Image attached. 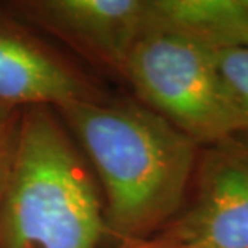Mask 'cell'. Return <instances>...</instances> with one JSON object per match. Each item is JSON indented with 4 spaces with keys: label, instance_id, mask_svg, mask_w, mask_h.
I'll list each match as a JSON object with an SVG mask.
<instances>
[{
    "label": "cell",
    "instance_id": "obj_2",
    "mask_svg": "<svg viewBox=\"0 0 248 248\" xmlns=\"http://www.w3.org/2000/svg\"><path fill=\"white\" fill-rule=\"evenodd\" d=\"M108 239L98 182L50 107L23 108L0 248H100Z\"/></svg>",
    "mask_w": 248,
    "mask_h": 248
},
{
    "label": "cell",
    "instance_id": "obj_9",
    "mask_svg": "<svg viewBox=\"0 0 248 248\" xmlns=\"http://www.w3.org/2000/svg\"><path fill=\"white\" fill-rule=\"evenodd\" d=\"M21 116L23 108L0 103V208L16 161Z\"/></svg>",
    "mask_w": 248,
    "mask_h": 248
},
{
    "label": "cell",
    "instance_id": "obj_1",
    "mask_svg": "<svg viewBox=\"0 0 248 248\" xmlns=\"http://www.w3.org/2000/svg\"><path fill=\"white\" fill-rule=\"evenodd\" d=\"M100 187L108 239L145 240L176 219L190 192L200 145L136 98L53 108Z\"/></svg>",
    "mask_w": 248,
    "mask_h": 248
},
{
    "label": "cell",
    "instance_id": "obj_10",
    "mask_svg": "<svg viewBox=\"0 0 248 248\" xmlns=\"http://www.w3.org/2000/svg\"><path fill=\"white\" fill-rule=\"evenodd\" d=\"M116 248H208L206 245L197 244V242H187L176 239V237L166 234H156L145 240L127 242V244H120Z\"/></svg>",
    "mask_w": 248,
    "mask_h": 248
},
{
    "label": "cell",
    "instance_id": "obj_6",
    "mask_svg": "<svg viewBox=\"0 0 248 248\" xmlns=\"http://www.w3.org/2000/svg\"><path fill=\"white\" fill-rule=\"evenodd\" d=\"M102 95L103 87L86 68L0 7V103L58 108Z\"/></svg>",
    "mask_w": 248,
    "mask_h": 248
},
{
    "label": "cell",
    "instance_id": "obj_4",
    "mask_svg": "<svg viewBox=\"0 0 248 248\" xmlns=\"http://www.w3.org/2000/svg\"><path fill=\"white\" fill-rule=\"evenodd\" d=\"M160 234L208 248H248V139L200 148L187 202Z\"/></svg>",
    "mask_w": 248,
    "mask_h": 248
},
{
    "label": "cell",
    "instance_id": "obj_3",
    "mask_svg": "<svg viewBox=\"0 0 248 248\" xmlns=\"http://www.w3.org/2000/svg\"><path fill=\"white\" fill-rule=\"evenodd\" d=\"M123 79L136 100L206 147L242 136L244 121L227 92L216 53L179 32L147 24Z\"/></svg>",
    "mask_w": 248,
    "mask_h": 248
},
{
    "label": "cell",
    "instance_id": "obj_8",
    "mask_svg": "<svg viewBox=\"0 0 248 248\" xmlns=\"http://www.w3.org/2000/svg\"><path fill=\"white\" fill-rule=\"evenodd\" d=\"M215 53L221 78L244 121L242 136L248 139V48H231Z\"/></svg>",
    "mask_w": 248,
    "mask_h": 248
},
{
    "label": "cell",
    "instance_id": "obj_7",
    "mask_svg": "<svg viewBox=\"0 0 248 248\" xmlns=\"http://www.w3.org/2000/svg\"><path fill=\"white\" fill-rule=\"evenodd\" d=\"M148 24L213 52L248 48V0H150Z\"/></svg>",
    "mask_w": 248,
    "mask_h": 248
},
{
    "label": "cell",
    "instance_id": "obj_5",
    "mask_svg": "<svg viewBox=\"0 0 248 248\" xmlns=\"http://www.w3.org/2000/svg\"><path fill=\"white\" fill-rule=\"evenodd\" d=\"M7 5L31 28L120 78L150 16V0H19Z\"/></svg>",
    "mask_w": 248,
    "mask_h": 248
}]
</instances>
